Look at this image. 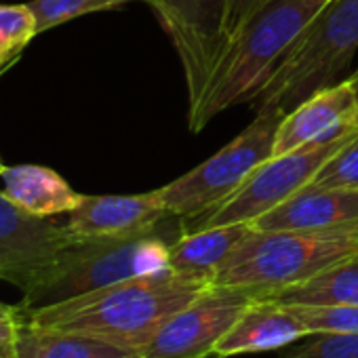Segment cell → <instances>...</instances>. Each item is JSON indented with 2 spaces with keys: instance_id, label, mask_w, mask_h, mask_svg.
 <instances>
[{
  "instance_id": "1",
  "label": "cell",
  "mask_w": 358,
  "mask_h": 358,
  "mask_svg": "<svg viewBox=\"0 0 358 358\" xmlns=\"http://www.w3.org/2000/svg\"><path fill=\"white\" fill-rule=\"evenodd\" d=\"M213 285L173 270L122 280L72 299L22 310L28 327L95 337L141 352L158 329Z\"/></svg>"
},
{
  "instance_id": "2",
  "label": "cell",
  "mask_w": 358,
  "mask_h": 358,
  "mask_svg": "<svg viewBox=\"0 0 358 358\" xmlns=\"http://www.w3.org/2000/svg\"><path fill=\"white\" fill-rule=\"evenodd\" d=\"M184 234V222L169 215L158 228L118 238H76L55 264L22 295V310L43 308L122 280L171 270V245Z\"/></svg>"
},
{
  "instance_id": "3",
  "label": "cell",
  "mask_w": 358,
  "mask_h": 358,
  "mask_svg": "<svg viewBox=\"0 0 358 358\" xmlns=\"http://www.w3.org/2000/svg\"><path fill=\"white\" fill-rule=\"evenodd\" d=\"M327 3L329 0H270L232 41L205 97L188 112L190 131L199 133L217 114L255 101L274 68Z\"/></svg>"
},
{
  "instance_id": "4",
  "label": "cell",
  "mask_w": 358,
  "mask_h": 358,
  "mask_svg": "<svg viewBox=\"0 0 358 358\" xmlns=\"http://www.w3.org/2000/svg\"><path fill=\"white\" fill-rule=\"evenodd\" d=\"M358 255V222L291 232H253L215 272L213 287L253 295L308 280Z\"/></svg>"
},
{
  "instance_id": "5",
  "label": "cell",
  "mask_w": 358,
  "mask_h": 358,
  "mask_svg": "<svg viewBox=\"0 0 358 358\" xmlns=\"http://www.w3.org/2000/svg\"><path fill=\"white\" fill-rule=\"evenodd\" d=\"M358 51V0H329L274 68L255 99L282 114L343 78Z\"/></svg>"
},
{
  "instance_id": "6",
  "label": "cell",
  "mask_w": 358,
  "mask_h": 358,
  "mask_svg": "<svg viewBox=\"0 0 358 358\" xmlns=\"http://www.w3.org/2000/svg\"><path fill=\"white\" fill-rule=\"evenodd\" d=\"M282 116L278 110H257L255 120L226 148L175 182L158 188L166 213L188 220L224 205L262 162L274 156Z\"/></svg>"
},
{
  "instance_id": "7",
  "label": "cell",
  "mask_w": 358,
  "mask_h": 358,
  "mask_svg": "<svg viewBox=\"0 0 358 358\" xmlns=\"http://www.w3.org/2000/svg\"><path fill=\"white\" fill-rule=\"evenodd\" d=\"M356 137L358 124L339 131L331 137L291 150L287 154L268 158L224 205L196 217H182L184 234L228 224H253L264 213L272 211L289 196L306 188L314 179V175Z\"/></svg>"
},
{
  "instance_id": "8",
  "label": "cell",
  "mask_w": 358,
  "mask_h": 358,
  "mask_svg": "<svg viewBox=\"0 0 358 358\" xmlns=\"http://www.w3.org/2000/svg\"><path fill=\"white\" fill-rule=\"evenodd\" d=\"M177 51L188 91V112L205 97L228 53L230 0H143Z\"/></svg>"
},
{
  "instance_id": "9",
  "label": "cell",
  "mask_w": 358,
  "mask_h": 358,
  "mask_svg": "<svg viewBox=\"0 0 358 358\" xmlns=\"http://www.w3.org/2000/svg\"><path fill=\"white\" fill-rule=\"evenodd\" d=\"M255 295L236 287H211L175 312L139 352L141 358H209Z\"/></svg>"
},
{
  "instance_id": "10",
  "label": "cell",
  "mask_w": 358,
  "mask_h": 358,
  "mask_svg": "<svg viewBox=\"0 0 358 358\" xmlns=\"http://www.w3.org/2000/svg\"><path fill=\"white\" fill-rule=\"evenodd\" d=\"M74 241L66 224L24 211L0 190V280L24 293Z\"/></svg>"
},
{
  "instance_id": "11",
  "label": "cell",
  "mask_w": 358,
  "mask_h": 358,
  "mask_svg": "<svg viewBox=\"0 0 358 358\" xmlns=\"http://www.w3.org/2000/svg\"><path fill=\"white\" fill-rule=\"evenodd\" d=\"M358 124V68L339 83L312 93L280 120L274 156Z\"/></svg>"
},
{
  "instance_id": "12",
  "label": "cell",
  "mask_w": 358,
  "mask_h": 358,
  "mask_svg": "<svg viewBox=\"0 0 358 358\" xmlns=\"http://www.w3.org/2000/svg\"><path fill=\"white\" fill-rule=\"evenodd\" d=\"M171 213L160 203L158 190L129 196H83L68 213V230L76 238H118L150 232Z\"/></svg>"
},
{
  "instance_id": "13",
  "label": "cell",
  "mask_w": 358,
  "mask_h": 358,
  "mask_svg": "<svg viewBox=\"0 0 358 358\" xmlns=\"http://www.w3.org/2000/svg\"><path fill=\"white\" fill-rule=\"evenodd\" d=\"M358 222V192L308 184L253 222L257 232L322 230Z\"/></svg>"
},
{
  "instance_id": "14",
  "label": "cell",
  "mask_w": 358,
  "mask_h": 358,
  "mask_svg": "<svg viewBox=\"0 0 358 358\" xmlns=\"http://www.w3.org/2000/svg\"><path fill=\"white\" fill-rule=\"evenodd\" d=\"M308 335V327L289 306L255 297L230 331L220 339L213 354L217 358H226L236 354L268 352L295 343Z\"/></svg>"
},
{
  "instance_id": "15",
  "label": "cell",
  "mask_w": 358,
  "mask_h": 358,
  "mask_svg": "<svg viewBox=\"0 0 358 358\" xmlns=\"http://www.w3.org/2000/svg\"><path fill=\"white\" fill-rule=\"evenodd\" d=\"M3 192L36 217H53L76 209L85 194L72 190L66 179L43 164H15L0 173Z\"/></svg>"
},
{
  "instance_id": "16",
  "label": "cell",
  "mask_w": 358,
  "mask_h": 358,
  "mask_svg": "<svg viewBox=\"0 0 358 358\" xmlns=\"http://www.w3.org/2000/svg\"><path fill=\"white\" fill-rule=\"evenodd\" d=\"M253 232V224H228L186 232L171 245V270L205 278L213 285L215 272Z\"/></svg>"
},
{
  "instance_id": "17",
  "label": "cell",
  "mask_w": 358,
  "mask_h": 358,
  "mask_svg": "<svg viewBox=\"0 0 358 358\" xmlns=\"http://www.w3.org/2000/svg\"><path fill=\"white\" fill-rule=\"evenodd\" d=\"M255 297L291 306H358V255L308 280L257 293Z\"/></svg>"
},
{
  "instance_id": "18",
  "label": "cell",
  "mask_w": 358,
  "mask_h": 358,
  "mask_svg": "<svg viewBox=\"0 0 358 358\" xmlns=\"http://www.w3.org/2000/svg\"><path fill=\"white\" fill-rule=\"evenodd\" d=\"M15 358H141L139 352L114 343L62 331H45L22 324Z\"/></svg>"
},
{
  "instance_id": "19",
  "label": "cell",
  "mask_w": 358,
  "mask_h": 358,
  "mask_svg": "<svg viewBox=\"0 0 358 358\" xmlns=\"http://www.w3.org/2000/svg\"><path fill=\"white\" fill-rule=\"evenodd\" d=\"M38 36L30 5H0V72L11 66Z\"/></svg>"
},
{
  "instance_id": "20",
  "label": "cell",
  "mask_w": 358,
  "mask_h": 358,
  "mask_svg": "<svg viewBox=\"0 0 358 358\" xmlns=\"http://www.w3.org/2000/svg\"><path fill=\"white\" fill-rule=\"evenodd\" d=\"M129 3H143V0H30L28 5L36 17L38 34H43L76 17L97 13V11L120 9Z\"/></svg>"
},
{
  "instance_id": "21",
  "label": "cell",
  "mask_w": 358,
  "mask_h": 358,
  "mask_svg": "<svg viewBox=\"0 0 358 358\" xmlns=\"http://www.w3.org/2000/svg\"><path fill=\"white\" fill-rule=\"evenodd\" d=\"M289 306L299 320L314 333L358 335V306Z\"/></svg>"
},
{
  "instance_id": "22",
  "label": "cell",
  "mask_w": 358,
  "mask_h": 358,
  "mask_svg": "<svg viewBox=\"0 0 358 358\" xmlns=\"http://www.w3.org/2000/svg\"><path fill=\"white\" fill-rule=\"evenodd\" d=\"M310 184L324 188H345L358 192V137L341 148L316 175Z\"/></svg>"
},
{
  "instance_id": "23",
  "label": "cell",
  "mask_w": 358,
  "mask_h": 358,
  "mask_svg": "<svg viewBox=\"0 0 358 358\" xmlns=\"http://www.w3.org/2000/svg\"><path fill=\"white\" fill-rule=\"evenodd\" d=\"M285 358H358V335L314 333L312 339L293 348Z\"/></svg>"
},
{
  "instance_id": "24",
  "label": "cell",
  "mask_w": 358,
  "mask_h": 358,
  "mask_svg": "<svg viewBox=\"0 0 358 358\" xmlns=\"http://www.w3.org/2000/svg\"><path fill=\"white\" fill-rule=\"evenodd\" d=\"M22 324L24 320L20 306H7L0 301V354L15 358V345Z\"/></svg>"
},
{
  "instance_id": "25",
  "label": "cell",
  "mask_w": 358,
  "mask_h": 358,
  "mask_svg": "<svg viewBox=\"0 0 358 358\" xmlns=\"http://www.w3.org/2000/svg\"><path fill=\"white\" fill-rule=\"evenodd\" d=\"M270 3V0H230V9H228V43L245 30V26ZM230 49V47H228Z\"/></svg>"
},
{
  "instance_id": "26",
  "label": "cell",
  "mask_w": 358,
  "mask_h": 358,
  "mask_svg": "<svg viewBox=\"0 0 358 358\" xmlns=\"http://www.w3.org/2000/svg\"><path fill=\"white\" fill-rule=\"evenodd\" d=\"M3 169H5V164H3V160H0V173H3Z\"/></svg>"
},
{
  "instance_id": "27",
  "label": "cell",
  "mask_w": 358,
  "mask_h": 358,
  "mask_svg": "<svg viewBox=\"0 0 358 358\" xmlns=\"http://www.w3.org/2000/svg\"><path fill=\"white\" fill-rule=\"evenodd\" d=\"M0 358H13V356H5V354H0Z\"/></svg>"
},
{
  "instance_id": "28",
  "label": "cell",
  "mask_w": 358,
  "mask_h": 358,
  "mask_svg": "<svg viewBox=\"0 0 358 358\" xmlns=\"http://www.w3.org/2000/svg\"><path fill=\"white\" fill-rule=\"evenodd\" d=\"M209 358H213V356H209Z\"/></svg>"
}]
</instances>
